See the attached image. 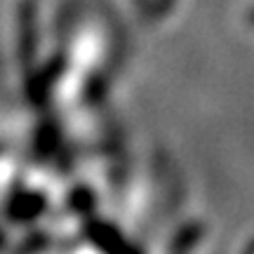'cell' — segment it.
<instances>
[{
    "label": "cell",
    "instance_id": "obj_1",
    "mask_svg": "<svg viewBox=\"0 0 254 254\" xmlns=\"http://www.w3.org/2000/svg\"><path fill=\"white\" fill-rule=\"evenodd\" d=\"M33 7H24L21 12V59H31L36 52V31H33Z\"/></svg>",
    "mask_w": 254,
    "mask_h": 254
},
{
    "label": "cell",
    "instance_id": "obj_2",
    "mask_svg": "<svg viewBox=\"0 0 254 254\" xmlns=\"http://www.w3.org/2000/svg\"><path fill=\"white\" fill-rule=\"evenodd\" d=\"M43 207H45V202L40 200V195H19L12 205V214L14 219H33L43 212Z\"/></svg>",
    "mask_w": 254,
    "mask_h": 254
}]
</instances>
